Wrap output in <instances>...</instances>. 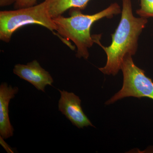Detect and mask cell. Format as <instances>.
<instances>
[{
  "mask_svg": "<svg viewBox=\"0 0 153 153\" xmlns=\"http://www.w3.org/2000/svg\"><path fill=\"white\" fill-rule=\"evenodd\" d=\"M19 91L18 87H13L6 82L0 85V135L4 139L13 135L14 128L9 117V103Z\"/></svg>",
  "mask_w": 153,
  "mask_h": 153,
  "instance_id": "obj_7",
  "label": "cell"
},
{
  "mask_svg": "<svg viewBox=\"0 0 153 153\" xmlns=\"http://www.w3.org/2000/svg\"><path fill=\"white\" fill-rule=\"evenodd\" d=\"M50 16L52 19L62 16L68 9L85 8L90 0H47Z\"/></svg>",
  "mask_w": 153,
  "mask_h": 153,
  "instance_id": "obj_8",
  "label": "cell"
},
{
  "mask_svg": "<svg viewBox=\"0 0 153 153\" xmlns=\"http://www.w3.org/2000/svg\"><path fill=\"white\" fill-rule=\"evenodd\" d=\"M121 13L120 22L111 35L112 42L110 46L105 47L102 45L101 35L92 36L94 43L98 44L106 53V64L99 69L107 75H116L121 70L126 55H135L139 38L148 23L147 19L134 16L131 0H122Z\"/></svg>",
  "mask_w": 153,
  "mask_h": 153,
  "instance_id": "obj_1",
  "label": "cell"
},
{
  "mask_svg": "<svg viewBox=\"0 0 153 153\" xmlns=\"http://www.w3.org/2000/svg\"><path fill=\"white\" fill-rule=\"evenodd\" d=\"M13 73L20 78L34 85L38 90L45 92L47 85H52L54 82L52 76L45 70L37 60L26 65L17 64L14 66Z\"/></svg>",
  "mask_w": 153,
  "mask_h": 153,
  "instance_id": "obj_6",
  "label": "cell"
},
{
  "mask_svg": "<svg viewBox=\"0 0 153 153\" xmlns=\"http://www.w3.org/2000/svg\"><path fill=\"white\" fill-rule=\"evenodd\" d=\"M121 11L119 5L114 3L93 15H85L79 9L71 8L70 17L62 15L53 19L59 36L68 41L71 40L75 44L77 48L76 57L87 60L89 56L88 49L94 43L93 36L91 35V26L99 20L105 18L111 19Z\"/></svg>",
  "mask_w": 153,
  "mask_h": 153,
  "instance_id": "obj_2",
  "label": "cell"
},
{
  "mask_svg": "<svg viewBox=\"0 0 153 153\" xmlns=\"http://www.w3.org/2000/svg\"><path fill=\"white\" fill-rule=\"evenodd\" d=\"M37 25L51 32L56 31V25L49 14L47 0L39 4L15 10L0 12V39L8 43L17 30L28 25Z\"/></svg>",
  "mask_w": 153,
  "mask_h": 153,
  "instance_id": "obj_3",
  "label": "cell"
},
{
  "mask_svg": "<svg viewBox=\"0 0 153 153\" xmlns=\"http://www.w3.org/2000/svg\"><path fill=\"white\" fill-rule=\"evenodd\" d=\"M140 8L137 14L143 18H153V0H140Z\"/></svg>",
  "mask_w": 153,
  "mask_h": 153,
  "instance_id": "obj_9",
  "label": "cell"
},
{
  "mask_svg": "<svg viewBox=\"0 0 153 153\" xmlns=\"http://www.w3.org/2000/svg\"><path fill=\"white\" fill-rule=\"evenodd\" d=\"M60 97L58 102V108L62 114L78 128L85 127H94L82 111L81 100L72 92L59 90Z\"/></svg>",
  "mask_w": 153,
  "mask_h": 153,
  "instance_id": "obj_5",
  "label": "cell"
},
{
  "mask_svg": "<svg viewBox=\"0 0 153 153\" xmlns=\"http://www.w3.org/2000/svg\"><path fill=\"white\" fill-rule=\"evenodd\" d=\"M131 55L124 58L121 70L123 75L122 88L105 102L106 105L126 97H148L153 100V82L145 74V71L134 63Z\"/></svg>",
  "mask_w": 153,
  "mask_h": 153,
  "instance_id": "obj_4",
  "label": "cell"
},
{
  "mask_svg": "<svg viewBox=\"0 0 153 153\" xmlns=\"http://www.w3.org/2000/svg\"><path fill=\"white\" fill-rule=\"evenodd\" d=\"M17 0H0L1 7H6L10 6L12 4H15Z\"/></svg>",
  "mask_w": 153,
  "mask_h": 153,
  "instance_id": "obj_11",
  "label": "cell"
},
{
  "mask_svg": "<svg viewBox=\"0 0 153 153\" xmlns=\"http://www.w3.org/2000/svg\"><path fill=\"white\" fill-rule=\"evenodd\" d=\"M38 0H17L14 4L15 9L24 8L36 5Z\"/></svg>",
  "mask_w": 153,
  "mask_h": 153,
  "instance_id": "obj_10",
  "label": "cell"
}]
</instances>
